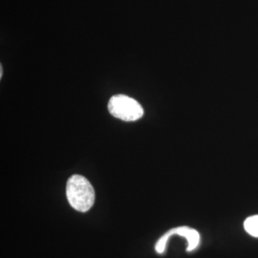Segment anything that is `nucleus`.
<instances>
[{
	"label": "nucleus",
	"instance_id": "5",
	"mask_svg": "<svg viewBox=\"0 0 258 258\" xmlns=\"http://www.w3.org/2000/svg\"><path fill=\"white\" fill-rule=\"evenodd\" d=\"M3 76V66H0V79H2Z\"/></svg>",
	"mask_w": 258,
	"mask_h": 258
},
{
	"label": "nucleus",
	"instance_id": "2",
	"mask_svg": "<svg viewBox=\"0 0 258 258\" xmlns=\"http://www.w3.org/2000/svg\"><path fill=\"white\" fill-rule=\"evenodd\" d=\"M108 111L115 118L124 121H134L144 115V109L140 103L125 95H115L108 101Z\"/></svg>",
	"mask_w": 258,
	"mask_h": 258
},
{
	"label": "nucleus",
	"instance_id": "4",
	"mask_svg": "<svg viewBox=\"0 0 258 258\" xmlns=\"http://www.w3.org/2000/svg\"><path fill=\"white\" fill-rule=\"evenodd\" d=\"M244 228L249 235L258 237V215L247 217L244 222Z\"/></svg>",
	"mask_w": 258,
	"mask_h": 258
},
{
	"label": "nucleus",
	"instance_id": "3",
	"mask_svg": "<svg viewBox=\"0 0 258 258\" xmlns=\"http://www.w3.org/2000/svg\"><path fill=\"white\" fill-rule=\"evenodd\" d=\"M179 235L184 237L188 242L186 251L191 252L195 250L198 247L200 242V233L191 227L187 226H182V227H178L176 228L171 229L166 232L162 237L157 241L155 245L156 252L159 254H162L165 251L166 244L168 240L173 235Z\"/></svg>",
	"mask_w": 258,
	"mask_h": 258
},
{
	"label": "nucleus",
	"instance_id": "1",
	"mask_svg": "<svg viewBox=\"0 0 258 258\" xmlns=\"http://www.w3.org/2000/svg\"><path fill=\"white\" fill-rule=\"evenodd\" d=\"M66 195L71 206L77 211H88L94 204L95 191L84 176L75 174L68 180Z\"/></svg>",
	"mask_w": 258,
	"mask_h": 258
}]
</instances>
